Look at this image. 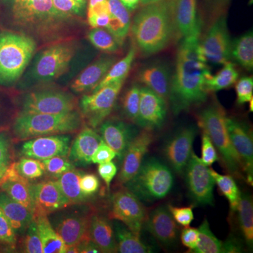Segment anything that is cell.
<instances>
[{"label":"cell","instance_id":"6da1fadb","mask_svg":"<svg viewBox=\"0 0 253 253\" xmlns=\"http://www.w3.org/2000/svg\"><path fill=\"white\" fill-rule=\"evenodd\" d=\"M211 75L201 51L200 35L183 38L176 53L168 98L174 114L206 101V82Z\"/></svg>","mask_w":253,"mask_h":253},{"label":"cell","instance_id":"7a4b0ae2","mask_svg":"<svg viewBox=\"0 0 253 253\" xmlns=\"http://www.w3.org/2000/svg\"><path fill=\"white\" fill-rule=\"evenodd\" d=\"M130 31L136 49L143 56L166 49L178 34L173 0H159L143 6L133 18Z\"/></svg>","mask_w":253,"mask_h":253},{"label":"cell","instance_id":"3957f363","mask_svg":"<svg viewBox=\"0 0 253 253\" xmlns=\"http://www.w3.org/2000/svg\"><path fill=\"white\" fill-rule=\"evenodd\" d=\"M83 119L76 110L61 114L20 113L13 123L12 132L15 139L19 141L68 134L81 129Z\"/></svg>","mask_w":253,"mask_h":253},{"label":"cell","instance_id":"277c9868","mask_svg":"<svg viewBox=\"0 0 253 253\" xmlns=\"http://www.w3.org/2000/svg\"><path fill=\"white\" fill-rule=\"evenodd\" d=\"M173 184L170 168L156 158H148L124 186L141 202L153 203L167 196Z\"/></svg>","mask_w":253,"mask_h":253},{"label":"cell","instance_id":"5b68a950","mask_svg":"<svg viewBox=\"0 0 253 253\" xmlns=\"http://www.w3.org/2000/svg\"><path fill=\"white\" fill-rule=\"evenodd\" d=\"M31 37L21 33H0V84L11 85L27 68L36 51Z\"/></svg>","mask_w":253,"mask_h":253},{"label":"cell","instance_id":"8992f818","mask_svg":"<svg viewBox=\"0 0 253 253\" xmlns=\"http://www.w3.org/2000/svg\"><path fill=\"white\" fill-rule=\"evenodd\" d=\"M225 118L224 110L217 103H213L199 113V126L212 141L227 170L241 178L244 172V166L229 139Z\"/></svg>","mask_w":253,"mask_h":253},{"label":"cell","instance_id":"52a82bcc","mask_svg":"<svg viewBox=\"0 0 253 253\" xmlns=\"http://www.w3.org/2000/svg\"><path fill=\"white\" fill-rule=\"evenodd\" d=\"M76 50L73 42H62L46 48L37 57L32 68V76L39 82L56 79L69 66Z\"/></svg>","mask_w":253,"mask_h":253},{"label":"cell","instance_id":"ba28073f","mask_svg":"<svg viewBox=\"0 0 253 253\" xmlns=\"http://www.w3.org/2000/svg\"><path fill=\"white\" fill-rule=\"evenodd\" d=\"M125 81L103 86L81 100V115L91 127L99 126L112 112Z\"/></svg>","mask_w":253,"mask_h":253},{"label":"cell","instance_id":"9c48e42d","mask_svg":"<svg viewBox=\"0 0 253 253\" xmlns=\"http://www.w3.org/2000/svg\"><path fill=\"white\" fill-rule=\"evenodd\" d=\"M232 41L227 21L224 15L214 20L203 38L200 41L201 51L206 62L224 65L231 60Z\"/></svg>","mask_w":253,"mask_h":253},{"label":"cell","instance_id":"30bf717a","mask_svg":"<svg viewBox=\"0 0 253 253\" xmlns=\"http://www.w3.org/2000/svg\"><path fill=\"white\" fill-rule=\"evenodd\" d=\"M146 213L142 202L129 190H119L111 198V218L121 221L134 234L140 236Z\"/></svg>","mask_w":253,"mask_h":253},{"label":"cell","instance_id":"8fae6325","mask_svg":"<svg viewBox=\"0 0 253 253\" xmlns=\"http://www.w3.org/2000/svg\"><path fill=\"white\" fill-rule=\"evenodd\" d=\"M186 181L191 199L200 206H212L214 202V178L210 168L201 161V158L194 151L186 167Z\"/></svg>","mask_w":253,"mask_h":253},{"label":"cell","instance_id":"7c38bea8","mask_svg":"<svg viewBox=\"0 0 253 253\" xmlns=\"http://www.w3.org/2000/svg\"><path fill=\"white\" fill-rule=\"evenodd\" d=\"M76 108L72 95L61 91L43 90L26 95L20 113L61 114L75 111Z\"/></svg>","mask_w":253,"mask_h":253},{"label":"cell","instance_id":"4fadbf2b","mask_svg":"<svg viewBox=\"0 0 253 253\" xmlns=\"http://www.w3.org/2000/svg\"><path fill=\"white\" fill-rule=\"evenodd\" d=\"M68 18L54 7L51 0H31L15 21L23 27L41 31L57 27Z\"/></svg>","mask_w":253,"mask_h":253},{"label":"cell","instance_id":"5bb4252c","mask_svg":"<svg viewBox=\"0 0 253 253\" xmlns=\"http://www.w3.org/2000/svg\"><path fill=\"white\" fill-rule=\"evenodd\" d=\"M196 132L195 126H186L173 134L165 143L163 155L168 164L177 174H182L185 170L193 151Z\"/></svg>","mask_w":253,"mask_h":253},{"label":"cell","instance_id":"9a60e30c","mask_svg":"<svg viewBox=\"0 0 253 253\" xmlns=\"http://www.w3.org/2000/svg\"><path fill=\"white\" fill-rule=\"evenodd\" d=\"M167 114V101L149 88L141 86L136 124L142 129H159L166 123Z\"/></svg>","mask_w":253,"mask_h":253},{"label":"cell","instance_id":"2e32d148","mask_svg":"<svg viewBox=\"0 0 253 253\" xmlns=\"http://www.w3.org/2000/svg\"><path fill=\"white\" fill-rule=\"evenodd\" d=\"M71 146V136L67 134L39 136L25 141L21 154L42 161L54 156H68Z\"/></svg>","mask_w":253,"mask_h":253},{"label":"cell","instance_id":"e0dca14e","mask_svg":"<svg viewBox=\"0 0 253 253\" xmlns=\"http://www.w3.org/2000/svg\"><path fill=\"white\" fill-rule=\"evenodd\" d=\"M90 218L91 215L86 212H65L55 218L52 226L67 247L76 246L89 239Z\"/></svg>","mask_w":253,"mask_h":253},{"label":"cell","instance_id":"ac0fdd59","mask_svg":"<svg viewBox=\"0 0 253 253\" xmlns=\"http://www.w3.org/2000/svg\"><path fill=\"white\" fill-rule=\"evenodd\" d=\"M225 123L231 144L242 161L247 180L252 184L253 144L251 131L244 123L236 118L226 116Z\"/></svg>","mask_w":253,"mask_h":253},{"label":"cell","instance_id":"d6986e66","mask_svg":"<svg viewBox=\"0 0 253 253\" xmlns=\"http://www.w3.org/2000/svg\"><path fill=\"white\" fill-rule=\"evenodd\" d=\"M153 131L143 129L128 146L122 160L118 183L124 185L136 174L154 141Z\"/></svg>","mask_w":253,"mask_h":253},{"label":"cell","instance_id":"ffe728a7","mask_svg":"<svg viewBox=\"0 0 253 253\" xmlns=\"http://www.w3.org/2000/svg\"><path fill=\"white\" fill-rule=\"evenodd\" d=\"M139 132L135 126L117 119L105 120L99 126V134L103 141L116 152L121 161L128 146Z\"/></svg>","mask_w":253,"mask_h":253},{"label":"cell","instance_id":"44dd1931","mask_svg":"<svg viewBox=\"0 0 253 253\" xmlns=\"http://www.w3.org/2000/svg\"><path fill=\"white\" fill-rule=\"evenodd\" d=\"M144 225L155 239L166 246L176 242L179 236V227L168 206L155 208L146 215Z\"/></svg>","mask_w":253,"mask_h":253},{"label":"cell","instance_id":"7402d4cb","mask_svg":"<svg viewBox=\"0 0 253 253\" xmlns=\"http://www.w3.org/2000/svg\"><path fill=\"white\" fill-rule=\"evenodd\" d=\"M32 194L36 214H49L71 206L66 199L56 181H42L31 184Z\"/></svg>","mask_w":253,"mask_h":253},{"label":"cell","instance_id":"603a6c76","mask_svg":"<svg viewBox=\"0 0 253 253\" xmlns=\"http://www.w3.org/2000/svg\"><path fill=\"white\" fill-rule=\"evenodd\" d=\"M173 11L179 36L184 38L201 34L198 0H173Z\"/></svg>","mask_w":253,"mask_h":253},{"label":"cell","instance_id":"cb8c5ba5","mask_svg":"<svg viewBox=\"0 0 253 253\" xmlns=\"http://www.w3.org/2000/svg\"><path fill=\"white\" fill-rule=\"evenodd\" d=\"M103 139L92 127L85 126L76 136L70 148L68 158L73 165L86 166L91 163V157Z\"/></svg>","mask_w":253,"mask_h":253},{"label":"cell","instance_id":"d4e9b609","mask_svg":"<svg viewBox=\"0 0 253 253\" xmlns=\"http://www.w3.org/2000/svg\"><path fill=\"white\" fill-rule=\"evenodd\" d=\"M137 76L143 86L168 101L171 76L169 68L166 63L154 62L145 65L138 73Z\"/></svg>","mask_w":253,"mask_h":253},{"label":"cell","instance_id":"484cf974","mask_svg":"<svg viewBox=\"0 0 253 253\" xmlns=\"http://www.w3.org/2000/svg\"><path fill=\"white\" fill-rule=\"evenodd\" d=\"M116 62L113 56H104L86 68L71 84V89L76 93L92 91L102 81L111 66Z\"/></svg>","mask_w":253,"mask_h":253},{"label":"cell","instance_id":"4316f807","mask_svg":"<svg viewBox=\"0 0 253 253\" xmlns=\"http://www.w3.org/2000/svg\"><path fill=\"white\" fill-rule=\"evenodd\" d=\"M89 237L101 253H117L118 247L113 223L101 214L91 215Z\"/></svg>","mask_w":253,"mask_h":253},{"label":"cell","instance_id":"83f0119b","mask_svg":"<svg viewBox=\"0 0 253 253\" xmlns=\"http://www.w3.org/2000/svg\"><path fill=\"white\" fill-rule=\"evenodd\" d=\"M0 208L9 221L16 236L24 234L30 223L33 220V213L2 191H0Z\"/></svg>","mask_w":253,"mask_h":253},{"label":"cell","instance_id":"f1b7e54d","mask_svg":"<svg viewBox=\"0 0 253 253\" xmlns=\"http://www.w3.org/2000/svg\"><path fill=\"white\" fill-rule=\"evenodd\" d=\"M108 3L110 21L106 28L121 46L130 31V14L121 0H108Z\"/></svg>","mask_w":253,"mask_h":253},{"label":"cell","instance_id":"f546056e","mask_svg":"<svg viewBox=\"0 0 253 253\" xmlns=\"http://www.w3.org/2000/svg\"><path fill=\"white\" fill-rule=\"evenodd\" d=\"M199 243L193 252L197 253H239V245L234 241L224 243L217 239L210 229L207 219L199 228Z\"/></svg>","mask_w":253,"mask_h":253},{"label":"cell","instance_id":"4dcf8cb0","mask_svg":"<svg viewBox=\"0 0 253 253\" xmlns=\"http://www.w3.org/2000/svg\"><path fill=\"white\" fill-rule=\"evenodd\" d=\"M38 227V234L42 245L43 253H65L67 246L64 241L55 231L45 214H36L33 215Z\"/></svg>","mask_w":253,"mask_h":253},{"label":"cell","instance_id":"1f68e13d","mask_svg":"<svg viewBox=\"0 0 253 253\" xmlns=\"http://www.w3.org/2000/svg\"><path fill=\"white\" fill-rule=\"evenodd\" d=\"M113 225L117 242L118 253H152V249L141 241L139 236L129 230L121 221L114 219Z\"/></svg>","mask_w":253,"mask_h":253},{"label":"cell","instance_id":"d6a6232c","mask_svg":"<svg viewBox=\"0 0 253 253\" xmlns=\"http://www.w3.org/2000/svg\"><path fill=\"white\" fill-rule=\"evenodd\" d=\"M0 190L34 214L35 204L32 194L31 184L26 178L19 179L4 178L0 184Z\"/></svg>","mask_w":253,"mask_h":253},{"label":"cell","instance_id":"836d02e7","mask_svg":"<svg viewBox=\"0 0 253 253\" xmlns=\"http://www.w3.org/2000/svg\"><path fill=\"white\" fill-rule=\"evenodd\" d=\"M246 71H253V34L250 31L232 41L231 59Z\"/></svg>","mask_w":253,"mask_h":253},{"label":"cell","instance_id":"e575fe53","mask_svg":"<svg viewBox=\"0 0 253 253\" xmlns=\"http://www.w3.org/2000/svg\"><path fill=\"white\" fill-rule=\"evenodd\" d=\"M81 173L73 169L63 173L57 178L59 185L63 196L68 200L70 205L81 204L85 202L87 197L82 193L79 179Z\"/></svg>","mask_w":253,"mask_h":253},{"label":"cell","instance_id":"d590c367","mask_svg":"<svg viewBox=\"0 0 253 253\" xmlns=\"http://www.w3.org/2000/svg\"><path fill=\"white\" fill-rule=\"evenodd\" d=\"M136 54V49L135 46H131L126 56L123 57L121 61H118V62L116 61L111 66L105 77L103 78L102 81L100 82L99 84L91 91V92L97 91L98 89H101L103 86L111 84V83L125 81L126 76H127L128 73L130 71L132 63L135 59Z\"/></svg>","mask_w":253,"mask_h":253},{"label":"cell","instance_id":"8d00e7d4","mask_svg":"<svg viewBox=\"0 0 253 253\" xmlns=\"http://www.w3.org/2000/svg\"><path fill=\"white\" fill-rule=\"evenodd\" d=\"M240 229L248 246L253 244V205L250 195L241 194L237 209Z\"/></svg>","mask_w":253,"mask_h":253},{"label":"cell","instance_id":"74e56055","mask_svg":"<svg viewBox=\"0 0 253 253\" xmlns=\"http://www.w3.org/2000/svg\"><path fill=\"white\" fill-rule=\"evenodd\" d=\"M220 71L211 77L208 78L206 82V88L208 92L222 90L234 85L239 78V72L235 67V65L231 61L223 65Z\"/></svg>","mask_w":253,"mask_h":253},{"label":"cell","instance_id":"f35d334b","mask_svg":"<svg viewBox=\"0 0 253 253\" xmlns=\"http://www.w3.org/2000/svg\"><path fill=\"white\" fill-rule=\"evenodd\" d=\"M210 171L214 178L215 184H217L222 194L229 201L231 211L236 212L241 194L236 181L232 176L219 174L212 168H210Z\"/></svg>","mask_w":253,"mask_h":253},{"label":"cell","instance_id":"ab89813d","mask_svg":"<svg viewBox=\"0 0 253 253\" xmlns=\"http://www.w3.org/2000/svg\"><path fill=\"white\" fill-rule=\"evenodd\" d=\"M87 37L94 47L104 52L115 53L121 46L113 35L105 28H92Z\"/></svg>","mask_w":253,"mask_h":253},{"label":"cell","instance_id":"60d3db41","mask_svg":"<svg viewBox=\"0 0 253 253\" xmlns=\"http://www.w3.org/2000/svg\"><path fill=\"white\" fill-rule=\"evenodd\" d=\"M140 89L141 86L139 84H132L126 91L123 98V113L131 122L136 123L137 118L140 101Z\"/></svg>","mask_w":253,"mask_h":253},{"label":"cell","instance_id":"b9f144b4","mask_svg":"<svg viewBox=\"0 0 253 253\" xmlns=\"http://www.w3.org/2000/svg\"><path fill=\"white\" fill-rule=\"evenodd\" d=\"M15 163L18 173L28 180L38 179L45 174L44 166L39 160L23 156Z\"/></svg>","mask_w":253,"mask_h":253},{"label":"cell","instance_id":"7bdbcfd3","mask_svg":"<svg viewBox=\"0 0 253 253\" xmlns=\"http://www.w3.org/2000/svg\"><path fill=\"white\" fill-rule=\"evenodd\" d=\"M12 142L9 134L0 129V184L13 163Z\"/></svg>","mask_w":253,"mask_h":253},{"label":"cell","instance_id":"ee69618b","mask_svg":"<svg viewBox=\"0 0 253 253\" xmlns=\"http://www.w3.org/2000/svg\"><path fill=\"white\" fill-rule=\"evenodd\" d=\"M46 174L52 177H59L63 173L74 169V165L68 156H54L42 161Z\"/></svg>","mask_w":253,"mask_h":253},{"label":"cell","instance_id":"f6af8a7d","mask_svg":"<svg viewBox=\"0 0 253 253\" xmlns=\"http://www.w3.org/2000/svg\"><path fill=\"white\" fill-rule=\"evenodd\" d=\"M23 241V251L27 253H43L41 237L38 234L36 221L30 223L27 229L25 231Z\"/></svg>","mask_w":253,"mask_h":253},{"label":"cell","instance_id":"bcb514c9","mask_svg":"<svg viewBox=\"0 0 253 253\" xmlns=\"http://www.w3.org/2000/svg\"><path fill=\"white\" fill-rule=\"evenodd\" d=\"M236 101L243 105L253 101V79L252 76L243 77L235 83Z\"/></svg>","mask_w":253,"mask_h":253},{"label":"cell","instance_id":"7dc6e473","mask_svg":"<svg viewBox=\"0 0 253 253\" xmlns=\"http://www.w3.org/2000/svg\"><path fill=\"white\" fill-rule=\"evenodd\" d=\"M17 242V236L0 208V244L15 246Z\"/></svg>","mask_w":253,"mask_h":253},{"label":"cell","instance_id":"c3c4849f","mask_svg":"<svg viewBox=\"0 0 253 253\" xmlns=\"http://www.w3.org/2000/svg\"><path fill=\"white\" fill-rule=\"evenodd\" d=\"M54 7L63 14L81 15L84 10L85 4L76 0H51Z\"/></svg>","mask_w":253,"mask_h":253},{"label":"cell","instance_id":"681fc988","mask_svg":"<svg viewBox=\"0 0 253 253\" xmlns=\"http://www.w3.org/2000/svg\"><path fill=\"white\" fill-rule=\"evenodd\" d=\"M168 207L174 220L181 226L188 227L194 220V212H193L194 206L178 208L169 205Z\"/></svg>","mask_w":253,"mask_h":253},{"label":"cell","instance_id":"f907efd6","mask_svg":"<svg viewBox=\"0 0 253 253\" xmlns=\"http://www.w3.org/2000/svg\"><path fill=\"white\" fill-rule=\"evenodd\" d=\"M202 135V156L201 161L206 166H212L218 160V155L216 148L212 144V141L206 132L203 131Z\"/></svg>","mask_w":253,"mask_h":253},{"label":"cell","instance_id":"816d5d0a","mask_svg":"<svg viewBox=\"0 0 253 253\" xmlns=\"http://www.w3.org/2000/svg\"><path fill=\"white\" fill-rule=\"evenodd\" d=\"M79 184L82 193L87 198L96 194L100 185L99 179L94 174L81 175L80 176Z\"/></svg>","mask_w":253,"mask_h":253},{"label":"cell","instance_id":"f5cc1de1","mask_svg":"<svg viewBox=\"0 0 253 253\" xmlns=\"http://www.w3.org/2000/svg\"><path fill=\"white\" fill-rule=\"evenodd\" d=\"M116 157V152L103 141L91 157V163L101 164L112 161Z\"/></svg>","mask_w":253,"mask_h":253},{"label":"cell","instance_id":"db71d44e","mask_svg":"<svg viewBox=\"0 0 253 253\" xmlns=\"http://www.w3.org/2000/svg\"><path fill=\"white\" fill-rule=\"evenodd\" d=\"M199 229L188 226L181 232L180 239L184 246L194 251L199 243Z\"/></svg>","mask_w":253,"mask_h":253},{"label":"cell","instance_id":"11a10c76","mask_svg":"<svg viewBox=\"0 0 253 253\" xmlns=\"http://www.w3.org/2000/svg\"><path fill=\"white\" fill-rule=\"evenodd\" d=\"M117 167L112 161L99 164L98 172H99L101 179L104 181L108 189H109L110 185H111L113 178L117 174Z\"/></svg>","mask_w":253,"mask_h":253},{"label":"cell","instance_id":"9f6ffc18","mask_svg":"<svg viewBox=\"0 0 253 253\" xmlns=\"http://www.w3.org/2000/svg\"><path fill=\"white\" fill-rule=\"evenodd\" d=\"M9 6L14 21L29 4L31 0H5Z\"/></svg>","mask_w":253,"mask_h":253},{"label":"cell","instance_id":"6f0895ef","mask_svg":"<svg viewBox=\"0 0 253 253\" xmlns=\"http://www.w3.org/2000/svg\"><path fill=\"white\" fill-rule=\"evenodd\" d=\"M88 23L92 28L107 27L110 21V14H103L87 17Z\"/></svg>","mask_w":253,"mask_h":253},{"label":"cell","instance_id":"680465c9","mask_svg":"<svg viewBox=\"0 0 253 253\" xmlns=\"http://www.w3.org/2000/svg\"><path fill=\"white\" fill-rule=\"evenodd\" d=\"M76 248H77L78 253H101L99 248L95 245L93 241H91L90 239H85L82 241L78 246H76Z\"/></svg>","mask_w":253,"mask_h":253},{"label":"cell","instance_id":"91938a15","mask_svg":"<svg viewBox=\"0 0 253 253\" xmlns=\"http://www.w3.org/2000/svg\"><path fill=\"white\" fill-rule=\"evenodd\" d=\"M125 6L129 11H133L137 7L138 5L140 3L141 0H121Z\"/></svg>","mask_w":253,"mask_h":253},{"label":"cell","instance_id":"94428289","mask_svg":"<svg viewBox=\"0 0 253 253\" xmlns=\"http://www.w3.org/2000/svg\"><path fill=\"white\" fill-rule=\"evenodd\" d=\"M106 1H107V0H89V4H88L87 9L92 7L93 6H94V5H96V4H99V3Z\"/></svg>","mask_w":253,"mask_h":253},{"label":"cell","instance_id":"6125c7cd","mask_svg":"<svg viewBox=\"0 0 253 253\" xmlns=\"http://www.w3.org/2000/svg\"><path fill=\"white\" fill-rule=\"evenodd\" d=\"M158 1L159 0H141L140 3L142 6H144V5L151 4V3L156 2Z\"/></svg>","mask_w":253,"mask_h":253},{"label":"cell","instance_id":"be15d7a7","mask_svg":"<svg viewBox=\"0 0 253 253\" xmlns=\"http://www.w3.org/2000/svg\"><path fill=\"white\" fill-rule=\"evenodd\" d=\"M210 1H212L214 4H222L224 1H227V0H210Z\"/></svg>","mask_w":253,"mask_h":253},{"label":"cell","instance_id":"e7e4bbea","mask_svg":"<svg viewBox=\"0 0 253 253\" xmlns=\"http://www.w3.org/2000/svg\"><path fill=\"white\" fill-rule=\"evenodd\" d=\"M76 1H80V2L84 3V4H86V0H76Z\"/></svg>","mask_w":253,"mask_h":253},{"label":"cell","instance_id":"03108f58","mask_svg":"<svg viewBox=\"0 0 253 253\" xmlns=\"http://www.w3.org/2000/svg\"><path fill=\"white\" fill-rule=\"evenodd\" d=\"M1 120H0V129H1Z\"/></svg>","mask_w":253,"mask_h":253}]
</instances>
